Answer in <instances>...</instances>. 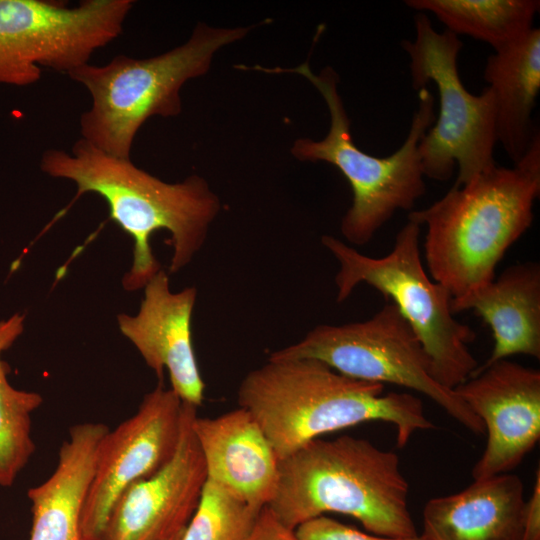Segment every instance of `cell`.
<instances>
[{"instance_id": "1", "label": "cell", "mask_w": 540, "mask_h": 540, "mask_svg": "<svg viewBox=\"0 0 540 540\" xmlns=\"http://www.w3.org/2000/svg\"><path fill=\"white\" fill-rule=\"evenodd\" d=\"M40 167L51 177L74 182L75 199L85 193L102 197L109 218L133 239L132 266L122 279L127 291L144 288L162 269L151 248L154 232L170 233L169 272L176 273L203 247L221 208L205 179L192 175L182 182L167 183L138 168L131 159L109 155L82 138L70 152L46 150Z\"/></svg>"}, {"instance_id": "2", "label": "cell", "mask_w": 540, "mask_h": 540, "mask_svg": "<svg viewBox=\"0 0 540 540\" xmlns=\"http://www.w3.org/2000/svg\"><path fill=\"white\" fill-rule=\"evenodd\" d=\"M237 402L257 421L279 460L323 434L365 422L394 424L398 448L416 431L434 427L413 394L384 393L383 384L348 377L312 358H268L242 379Z\"/></svg>"}, {"instance_id": "3", "label": "cell", "mask_w": 540, "mask_h": 540, "mask_svg": "<svg viewBox=\"0 0 540 540\" xmlns=\"http://www.w3.org/2000/svg\"><path fill=\"white\" fill-rule=\"evenodd\" d=\"M540 195V133L512 168L495 167L469 183L451 187L408 220L427 228L424 251L430 277L452 298L463 297L495 278L508 248L533 222Z\"/></svg>"}, {"instance_id": "4", "label": "cell", "mask_w": 540, "mask_h": 540, "mask_svg": "<svg viewBox=\"0 0 540 540\" xmlns=\"http://www.w3.org/2000/svg\"><path fill=\"white\" fill-rule=\"evenodd\" d=\"M409 484L398 455L371 441L343 435L314 439L279 461L268 507L288 528L327 512L358 520L375 535H418L408 504Z\"/></svg>"}, {"instance_id": "5", "label": "cell", "mask_w": 540, "mask_h": 540, "mask_svg": "<svg viewBox=\"0 0 540 540\" xmlns=\"http://www.w3.org/2000/svg\"><path fill=\"white\" fill-rule=\"evenodd\" d=\"M253 69L299 74L322 95L330 114L327 135L317 141L297 139L291 152L302 161H323L335 166L350 184L352 204L340 226L350 244H367L398 210H411L425 194L418 145L435 118V100L426 87L418 91V107L402 145L388 156L377 157L362 151L354 143L350 120L338 92L339 78L333 68L325 67L315 74L306 61L295 68L255 66Z\"/></svg>"}, {"instance_id": "6", "label": "cell", "mask_w": 540, "mask_h": 540, "mask_svg": "<svg viewBox=\"0 0 540 540\" xmlns=\"http://www.w3.org/2000/svg\"><path fill=\"white\" fill-rule=\"evenodd\" d=\"M250 29L199 23L184 44L160 55L145 59L118 55L105 65L86 63L69 71L67 75L91 97L90 108L80 117L82 139L109 155L130 159L145 121L179 115L182 86L204 75L214 54Z\"/></svg>"}, {"instance_id": "7", "label": "cell", "mask_w": 540, "mask_h": 540, "mask_svg": "<svg viewBox=\"0 0 540 540\" xmlns=\"http://www.w3.org/2000/svg\"><path fill=\"white\" fill-rule=\"evenodd\" d=\"M420 232L421 226L408 220L397 233L392 250L378 258L331 235L322 236L321 242L339 263L337 302H344L361 283L391 299L427 353L433 378L454 389L478 367L468 347L476 334L454 318L451 294L425 271Z\"/></svg>"}, {"instance_id": "8", "label": "cell", "mask_w": 540, "mask_h": 540, "mask_svg": "<svg viewBox=\"0 0 540 540\" xmlns=\"http://www.w3.org/2000/svg\"><path fill=\"white\" fill-rule=\"evenodd\" d=\"M414 40L401 47L410 59L414 90L434 83L439 95V115L418 145L424 177L445 182L458 166L453 187L469 183L495 167L497 144L496 108L493 92L485 87L479 95L470 93L461 81L458 56L463 48L459 36L434 29L427 13L414 15Z\"/></svg>"}, {"instance_id": "9", "label": "cell", "mask_w": 540, "mask_h": 540, "mask_svg": "<svg viewBox=\"0 0 540 540\" xmlns=\"http://www.w3.org/2000/svg\"><path fill=\"white\" fill-rule=\"evenodd\" d=\"M301 358L320 360L354 379L418 391L470 432L485 434L483 422L455 391L433 378L427 353L393 303H386L365 321L317 325L300 341L269 356L273 360Z\"/></svg>"}, {"instance_id": "10", "label": "cell", "mask_w": 540, "mask_h": 540, "mask_svg": "<svg viewBox=\"0 0 540 540\" xmlns=\"http://www.w3.org/2000/svg\"><path fill=\"white\" fill-rule=\"evenodd\" d=\"M133 0H0V84L27 86L41 67L68 73L115 40Z\"/></svg>"}, {"instance_id": "11", "label": "cell", "mask_w": 540, "mask_h": 540, "mask_svg": "<svg viewBox=\"0 0 540 540\" xmlns=\"http://www.w3.org/2000/svg\"><path fill=\"white\" fill-rule=\"evenodd\" d=\"M182 401L163 381L137 412L108 430L99 443L94 475L82 511L85 540H102L111 511L133 483L161 469L173 456L180 436Z\"/></svg>"}, {"instance_id": "12", "label": "cell", "mask_w": 540, "mask_h": 540, "mask_svg": "<svg viewBox=\"0 0 540 540\" xmlns=\"http://www.w3.org/2000/svg\"><path fill=\"white\" fill-rule=\"evenodd\" d=\"M453 390L487 433L485 449L471 472L473 479L516 468L540 438V371L502 359Z\"/></svg>"}, {"instance_id": "13", "label": "cell", "mask_w": 540, "mask_h": 540, "mask_svg": "<svg viewBox=\"0 0 540 540\" xmlns=\"http://www.w3.org/2000/svg\"><path fill=\"white\" fill-rule=\"evenodd\" d=\"M197 407L182 402L179 441L171 459L131 484L115 503L102 540H165L184 530L207 481L193 430Z\"/></svg>"}, {"instance_id": "14", "label": "cell", "mask_w": 540, "mask_h": 540, "mask_svg": "<svg viewBox=\"0 0 540 540\" xmlns=\"http://www.w3.org/2000/svg\"><path fill=\"white\" fill-rule=\"evenodd\" d=\"M195 287L172 292L169 277L161 269L144 286V298L136 315L120 314L121 333L135 346L146 365L163 381L169 374L171 389L182 402L199 407L205 384L192 343Z\"/></svg>"}, {"instance_id": "15", "label": "cell", "mask_w": 540, "mask_h": 540, "mask_svg": "<svg viewBox=\"0 0 540 540\" xmlns=\"http://www.w3.org/2000/svg\"><path fill=\"white\" fill-rule=\"evenodd\" d=\"M193 430L207 479L261 510L275 496L279 458L254 417L238 407L214 418L199 417Z\"/></svg>"}, {"instance_id": "16", "label": "cell", "mask_w": 540, "mask_h": 540, "mask_svg": "<svg viewBox=\"0 0 540 540\" xmlns=\"http://www.w3.org/2000/svg\"><path fill=\"white\" fill-rule=\"evenodd\" d=\"M524 485L515 474L474 480L464 490L430 499L422 512L424 540H521Z\"/></svg>"}, {"instance_id": "17", "label": "cell", "mask_w": 540, "mask_h": 540, "mask_svg": "<svg viewBox=\"0 0 540 540\" xmlns=\"http://www.w3.org/2000/svg\"><path fill=\"white\" fill-rule=\"evenodd\" d=\"M451 308L454 314L473 310L492 330V353L473 374L516 354L540 358L538 262L526 261L509 266L484 286L463 297L452 298Z\"/></svg>"}, {"instance_id": "18", "label": "cell", "mask_w": 540, "mask_h": 540, "mask_svg": "<svg viewBox=\"0 0 540 540\" xmlns=\"http://www.w3.org/2000/svg\"><path fill=\"white\" fill-rule=\"evenodd\" d=\"M109 427L99 422L73 425L60 447L54 472L30 488L32 528L29 540H85L82 511L94 475L100 441Z\"/></svg>"}, {"instance_id": "19", "label": "cell", "mask_w": 540, "mask_h": 540, "mask_svg": "<svg viewBox=\"0 0 540 540\" xmlns=\"http://www.w3.org/2000/svg\"><path fill=\"white\" fill-rule=\"evenodd\" d=\"M483 77L496 108V135L514 164L539 131L532 120L540 89V29L487 58Z\"/></svg>"}, {"instance_id": "20", "label": "cell", "mask_w": 540, "mask_h": 540, "mask_svg": "<svg viewBox=\"0 0 540 540\" xmlns=\"http://www.w3.org/2000/svg\"><path fill=\"white\" fill-rule=\"evenodd\" d=\"M416 12H430L453 34L489 44L494 52L518 42L534 27L538 0H406Z\"/></svg>"}, {"instance_id": "21", "label": "cell", "mask_w": 540, "mask_h": 540, "mask_svg": "<svg viewBox=\"0 0 540 540\" xmlns=\"http://www.w3.org/2000/svg\"><path fill=\"white\" fill-rule=\"evenodd\" d=\"M23 329V315L14 314L0 321V487L3 488L14 484L35 452L31 416L43 402L39 393L19 390L9 383V369L1 358Z\"/></svg>"}, {"instance_id": "22", "label": "cell", "mask_w": 540, "mask_h": 540, "mask_svg": "<svg viewBox=\"0 0 540 540\" xmlns=\"http://www.w3.org/2000/svg\"><path fill=\"white\" fill-rule=\"evenodd\" d=\"M259 512L225 487L207 479L182 540H246Z\"/></svg>"}, {"instance_id": "23", "label": "cell", "mask_w": 540, "mask_h": 540, "mask_svg": "<svg viewBox=\"0 0 540 540\" xmlns=\"http://www.w3.org/2000/svg\"><path fill=\"white\" fill-rule=\"evenodd\" d=\"M298 540H424L420 534L392 538L365 533L324 515L304 522L295 529Z\"/></svg>"}, {"instance_id": "24", "label": "cell", "mask_w": 540, "mask_h": 540, "mask_svg": "<svg viewBox=\"0 0 540 540\" xmlns=\"http://www.w3.org/2000/svg\"><path fill=\"white\" fill-rule=\"evenodd\" d=\"M246 540H298L295 530L284 525L270 507H263Z\"/></svg>"}, {"instance_id": "25", "label": "cell", "mask_w": 540, "mask_h": 540, "mask_svg": "<svg viewBox=\"0 0 540 540\" xmlns=\"http://www.w3.org/2000/svg\"><path fill=\"white\" fill-rule=\"evenodd\" d=\"M521 540H540V470L536 471L530 498L525 502Z\"/></svg>"}, {"instance_id": "26", "label": "cell", "mask_w": 540, "mask_h": 540, "mask_svg": "<svg viewBox=\"0 0 540 540\" xmlns=\"http://www.w3.org/2000/svg\"><path fill=\"white\" fill-rule=\"evenodd\" d=\"M184 531H185V529L182 530V531H180V532H178L177 534H175V535H173V536H171V537L165 539V540H182Z\"/></svg>"}]
</instances>
